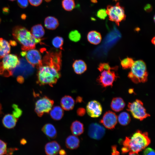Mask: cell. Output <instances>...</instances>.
<instances>
[{
	"label": "cell",
	"instance_id": "obj_33",
	"mask_svg": "<svg viewBox=\"0 0 155 155\" xmlns=\"http://www.w3.org/2000/svg\"><path fill=\"white\" fill-rule=\"evenodd\" d=\"M8 151L6 143L0 139V155H4Z\"/></svg>",
	"mask_w": 155,
	"mask_h": 155
},
{
	"label": "cell",
	"instance_id": "obj_13",
	"mask_svg": "<svg viewBox=\"0 0 155 155\" xmlns=\"http://www.w3.org/2000/svg\"><path fill=\"white\" fill-rule=\"evenodd\" d=\"M86 111L91 117L97 118L99 117L102 112V108L100 104L96 100L89 101L86 107Z\"/></svg>",
	"mask_w": 155,
	"mask_h": 155
},
{
	"label": "cell",
	"instance_id": "obj_36",
	"mask_svg": "<svg viewBox=\"0 0 155 155\" xmlns=\"http://www.w3.org/2000/svg\"><path fill=\"white\" fill-rule=\"evenodd\" d=\"M143 155H155L154 150L150 148H145Z\"/></svg>",
	"mask_w": 155,
	"mask_h": 155
},
{
	"label": "cell",
	"instance_id": "obj_43",
	"mask_svg": "<svg viewBox=\"0 0 155 155\" xmlns=\"http://www.w3.org/2000/svg\"><path fill=\"white\" fill-rule=\"evenodd\" d=\"M76 101L77 102H81L82 101V98L80 97H78L77 98Z\"/></svg>",
	"mask_w": 155,
	"mask_h": 155
},
{
	"label": "cell",
	"instance_id": "obj_14",
	"mask_svg": "<svg viewBox=\"0 0 155 155\" xmlns=\"http://www.w3.org/2000/svg\"><path fill=\"white\" fill-rule=\"evenodd\" d=\"M44 148L47 155H57L61 150V147L57 142L52 141L46 143Z\"/></svg>",
	"mask_w": 155,
	"mask_h": 155
},
{
	"label": "cell",
	"instance_id": "obj_11",
	"mask_svg": "<svg viewBox=\"0 0 155 155\" xmlns=\"http://www.w3.org/2000/svg\"><path fill=\"white\" fill-rule=\"evenodd\" d=\"M117 117L114 112L108 111L104 115L100 122L106 128L108 129H114L117 123Z\"/></svg>",
	"mask_w": 155,
	"mask_h": 155
},
{
	"label": "cell",
	"instance_id": "obj_16",
	"mask_svg": "<svg viewBox=\"0 0 155 155\" xmlns=\"http://www.w3.org/2000/svg\"><path fill=\"white\" fill-rule=\"evenodd\" d=\"M17 121V119L12 115L9 114L5 115L3 117L2 122L5 128L10 129L14 128Z\"/></svg>",
	"mask_w": 155,
	"mask_h": 155
},
{
	"label": "cell",
	"instance_id": "obj_49",
	"mask_svg": "<svg viewBox=\"0 0 155 155\" xmlns=\"http://www.w3.org/2000/svg\"><path fill=\"white\" fill-rule=\"evenodd\" d=\"M9 0L11 1H15V0Z\"/></svg>",
	"mask_w": 155,
	"mask_h": 155
},
{
	"label": "cell",
	"instance_id": "obj_21",
	"mask_svg": "<svg viewBox=\"0 0 155 155\" xmlns=\"http://www.w3.org/2000/svg\"><path fill=\"white\" fill-rule=\"evenodd\" d=\"M125 106L123 100L120 97L114 98L112 100L111 104V109L118 112L122 110Z\"/></svg>",
	"mask_w": 155,
	"mask_h": 155
},
{
	"label": "cell",
	"instance_id": "obj_26",
	"mask_svg": "<svg viewBox=\"0 0 155 155\" xmlns=\"http://www.w3.org/2000/svg\"><path fill=\"white\" fill-rule=\"evenodd\" d=\"M31 32L35 38L41 39L44 34L45 31L42 25L37 24L32 27Z\"/></svg>",
	"mask_w": 155,
	"mask_h": 155
},
{
	"label": "cell",
	"instance_id": "obj_15",
	"mask_svg": "<svg viewBox=\"0 0 155 155\" xmlns=\"http://www.w3.org/2000/svg\"><path fill=\"white\" fill-rule=\"evenodd\" d=\"M60 104L63 109L67 111H70L74 108L75 100L71 96L65 95L61 98Z\"/></svg>",
	"mask_w": 155,
	"mask_h": 155
},
{
	"label": "cell",
	"instance_id": "obj_31",
	"mask_svg": "<svg viewBox=\"0 0 155 155\" xmlns=\"http://www.w3.org/2000/svg\"><path fill=\"white\" fill-rule=\"evenodd\" d=\"M63 43V38L60 36H56L52 40L53 45L56 48L61 49Z\"/></svg>",
	"mask_w": 155,
	"mask_h": 155
},
{
	"label": "cell",
	"instance_id": "obj_9",
	"mask_svg": "<svg viewBox=\"0 0 155 155\" xmlns=\"http://www.w3.org/2000/svg\"><path fill=\"white\" fill-rule=\"evenodd\" d=\"M54 103V101L46 96L41 97L35 103V112L38 116L41 117L44 114L50 112Z\"/></svg>",
	"mask_w": 155,
	"mask_h": 155
},
{
	"label": "cell",
	"instance_id": "obj_47",
	"mask_svg": "<svg viewBox=\"0 0 155 155\" xmlns=\"http://www.w3.org/2000/svg\"><path fill=\"white\" fill-rule=\"evenodd\" d=\"M91 1L94 3H96L97 2V0H91Z\"/></svg>",
	"mask_w": 155,
	"mask_h": 155
},
{
	"label": "cell",
	"instance_id": "obj_7",
	"mask_svg": "<svg viewBox=\"0 0 155 155\" xmlns=\"http://www.w3.org/2000/svg\"><path fill=\"white\" fill-rule=\"evenodd\" d=\"M106 12L108 16L109 20L115 22L118 26L121 22L125 19L126 16L124 8L119 2L114 5H108Z\"/></svg>",
	"mask_w": 155,
	"mask_h": 155
},
{
	"label": "cell",
	"instance_id": "obj_12",
	"mask_svg": "<svg viewBox=\"0 0 155 155\" xmlns=\"http://www.w3.org/2000/svg\"><path fill=\"white\" fill-rule=\"evenodd\" d=\"M105 130L102 126L96 123L90 124L89 127L88 135L93 139L98 140L104 136Z\"/></svg>",
	"mask_w": 155,
	"mask_h": 155
},
{
	"label": "cell",
	"instance_id": "obj_44",
	"mask_svg": "<svg viewBox=\"0 0 155 155\" xmlns=\"http://www.w3.org/2000/svg\"><path fill=\"white\" fill-rule=\"evenodd\" d=\"M129 155H139L138 153H134V152H129Z\"/></svg>",
	"mask_w": 155,
	"mask_h": 155
},
{
	"label": "cell",
	"instance_id": "obj_34",
	"mask_svg": "<svg viewBox=\"0 0 155 155\" xmlns=\"http://www.w3.org/2000/svg\"><path fill=\"white\" fill-rule=\"evenodd\" d=\"M96 15L98 18L101 20H104L107 16L106 10L104 9H101L98 10Z\"/></svg>",
	"mask_w": 155,
	"mask_h": 155
},
{
	"label": "cell",
	"instance_id": "obj_8",
	"mask_svg": "<svg viewBox=\"0 0 155 155\" xmlns=\"http://www.w3.org/2000/svg\"><path fill=\"white\" fill-rule=\"evenodd\" d=\"M127 107V110L136 119L142 121L150 116V115L146 112L142 102L139 100L136 99L132 102L129 103Z\"/></svg>",
	"mask_w": 155,
	"mask_h": 155
},
{
	"label": "cell",
	"instance_id": "obj_2",
	"mask_svg": "<svg viewBox=\"0 0 155 155\" xmlns=\"http://www.w3.org/2000/svg\"><path fill=\"white\" fill-rule=\"evenodd\" d=\"M151 142L147 132L138 130L130 137H126L123 142L122 154L138 153L144 149Z\"/></svg>",
	"mask_w": 155,
	"mask_h": 155
},
{
	"label": "cell",
	"instance_id": "obj_10",
	"mask_svg": "<svg viewBox=\"0 0 155 155\" xmlns=\"http://www.w3.org/2000/svg\"><path fill=\"white\" fill-rule=\"evenodd\" d=\"M20 54L22 57H25L27 61L33 67H36L38 68L42 64V59L40 53L35 49L23 51Z\"/></svg>",
	"mask_w": 155,
	"mask_h": 155
},
{
	"label": "cell",
	"instance_id": "obj_32",
	"mask_svg": "<svg viewBox=\"0 0 155 155\" xmlns=\"http://www.w3.org/2000/svg\"><path fill=\"white\" fill-rule=\"evenodd\" d=\"M12 107L13 109L12 115L16 118H18L22 115V110L18 107L17 105L15 104H13Z\"/></svg>",
	"mask_w": 155,
	"mask_h": 155
},
{
	"label": "cell",
	"instance_id": "obj_1",
	"mask_svg": "<svg viewBox=\"0 0 155 155\" xmlns=\"http://www.w3.org/2000/svg\"><path fill=\"white\" fill-rule=\"evenodd\" d=\"M61 65L60 51L48 52L38 68L37 83L40 85H48L53 87L61 76Z\"/></svg>",
	"mask_w": 155,
	"mask_h": 155
},
{
	"label": "cell",
	"instance_id": "obj_20",
	"mask_svg": "<svg viewBox=\"0 0 155 155\" xmlns=\"http://www.w3.org/2000/svg\"><path fill=\"white\" fill-rule=\"evenodd\" d=\"M70 129L73 135H80L83 133L84 131L83 124L79 121H75L72 123Z\"/></svg>",
	"mask_w": 155,
	"mask_h": 155
},
{
	"label": "cell",
	"instance_id": "obj_45",
	"mask_svg": "<svg viewBox=\"0 0 155 155\" xmlns=\"http://www.w3.org/2000/svg\"><path fill=\"white\" fill-rule=\"evenodd\" d=\"M155 37H154L151 40V42L153 44H155Z\"/></svg>",
	"mask_w": 155,
	"mask_h": 155
},
{
	"label": "cell",
	"instance_id": "obj_29",
	"mask_svg": "<svg viewBox=\"0 0 155 155\" xmlns=\"http://www.w3.org/2000/svg\"><path fill=\"white\" fill-rule=\"evenodd\" d=\"M134 62L132 58L127 57L122 60L121 64L123 69H127L131 68L133 65Z\"/></svg>",
	"mask_w": 155,
	"mask_h": 155
},
{
	"label": "cell",
	"instance_id": "obj_28",
	"mask_svg": "<svg viewBox=\"0 0 155 155\" xmlns=\"http://www.w3.org/2000/svg\"><path fill=\"white\" fill-rule=\"evenodd\" d=\"M62 5L65 10L68 11H71L75 7V2L74 0H63Z\"/></svg>",
	"mask_w": 155,
	"mask_h": 155
},
{
	"label": "cell",
	"instance_id": "obj_40",
	"mask_svg": "<svg viewBox=\"0 0 155 155\" xmlns=\"http://www.w3.org/2000/svg\"><path fill=\"white\" fill-rule=\"evenodd\" d=\"M144 9L146 11L150 12L152 10V7L150 4H148L144 6Z\"/></svg>",
	"mask_w": 155,
	"mask_h": 155
},
{
	"label": "cell",
	"instance_id": "obj_37",
	"mask_svg": "<svg viewBox=\"0 0 155 155\" xmlns=\"http://www.w3.org/2000/svg\"><path fill=\"white\" fill-rule=\"evenodd\" d=\"M43 0H28L30 4L32 5L37 6L40 5L42 3Z\"/></svg>",
	"mask_w": 155,
	"mask_h": 155
},
{
	"label": "cell",
	"instance_id": "obj_30",
	"mask_svg": "<svg viewBox=\"0 0 155 155\" xmlns=\"http://www.w3.org/2000/svg\"><path fill=\"white\" fill-rule=\"evenodd\" d=\"M68 36L71 40L75 42L79 41L81 38L80 33L76 30L71 31L69 34Z\"/></svg>",
	"mask_w": 155,
	"mask_h": 155
},
{
	"label": "cell",
	"instance_id": "obj_42",
	"mask_svg": "<svg viewBox=\"0 0 155 155\" xmlns=\"http://www.w3.org/2000/svg\"><path fill=\"white\" fill-rule=\"evenodd\" d=\"M59 153L60 155H65L66 154L65 150L63 149L60 150Z\"/></svg>",
	"mask_w": 155,
	"mask_h": 155
},
{
	"label": "cell",
	"instance_id": "obj_27",
	"mask_svg": "<svg viewBox=\"0 0 155 155\" xmlns=\"http://www.w3.org/2000/svg\"><path fill=\"white\" fill-rule=\"evenodd\" d=\"M117 119L121 125H126L130 122L131 118L128 113L124 112L119 114L117 117Z\"/></svg>",
	"mask_w": 155,
	"mask_h": 155
},
{
	"label": "cell",
	"instance_id": "obj_25",
	"mask_svg": "<svg viewBox=\"0 0 155 155\" xmlns=\"http://www.w3.org/2000/svg\"><path fill=\"white\" fill-rule=\"evenodd\" d=\"M50 114L52 119L55 120L61 119L64 115L63 109L59 106H55L52 108L50 111Z\"/></svg>",
	"mask_w": 155,
	"mask_h": 155
},
{
	"label": "cell",
	"instance_id": "obj_23",
	"mask_svg": "<svg viewBox=\"0 0 155 155\" xmlns=\"http://www.w3.org/2000/svg\"><path fill=\"white\" fill-rule=\"evenodd\" d=\"M88 41L91 44L97 45L100 43L102 40L100 34L94 30L90 31L87 36Z\"/></svg>",
	"mask_w": 155,
	"mask_h": 155
},
{
	"label": "cell",
	"instance_id": "obj_24",
	"mask_svg": "<svg viewBox=\"0 0 155 155\" xmlns=\"http://www.w3.org/2000/svg\"><path fill=\"white\" fill-rule=\"evenodd\" d=\"M59 25V23L58 20L54 17L48 16L44 20V26L48 29L55 30L58 27Z\"/></svg>",
	"mask_w": 155,
	"mask_h": 155
},
{
	"label": "cell",
	"instance_id": "obj_17",
	"mask_svg": "<svg viewBox=\"0 0 155 155\" xmlns=\"http://www.w3.org/2000/svg\"><path fill=\"white\" fill-rule=\"evenodd\" d=\"M80 140L76 136L70 135L65 140V145L66 147L70 150L77 149L80 146Z\"/></svg>",
	"mask_w": 155,
	"mask_h": 155
},
{
	"label": "cell",
	"instance_id": "obj_3",
	"mask_svg": "<svg viewBox=\"0 0 155 155\" xmlns=\"http://www.w3.org/2000/svg\"><path fill=\"white\" fill-rule=\"evenodd\" d=\"M12 35L14 39L21 45L23 51L34 49L36 45L41 42V39L34 37L26 28L16 26L13 29Z\"/></svg>",
	"mask_w": 155,
	"mask_h": 155
},
{
	"label": "cell",
	"instance_id": "obj_35",
	"mask_svg": "<svg viewBox=\"0 0 155 155\" xmlns=\"http://www.w3.org/2000/svg\"><path fill=\"white\" fill-rule=\"evenodd\" d=\"M28 0H17V2L19 6L22 8H25L28 5Z\"/></svg>",
	"mask_w": 155,
	"mask_h": 155
},
{
	"label": "cell",
	"instance_id": "obj_46",
	"mask_svg": "<svg viewBox=\"0 0 155 155\" xmlns=\"http://www.w3.org/2000/svg\"><path fill=\"white\" fill-rule=\"evenodd\" d=\"M2 106L0 102V115L2 113Z\"/></svg>",
	"mask_w": 155,
	"mask_h": 155
},
{
	"label": "cell",
	"instance_id": "obj_19",
	"mask_svg": "<svg viewBox=\"0 0 155 155\" xmlns=\"http://www.w3.org/2000/svg\"><path fill=\"white\" fill-rule=\"evenodd\" d=\"M10 49V43L5 39L0 38V60L9 54Z\"/></svg>",
	"mask_w": 155,
	"mask_h": 155
},
{
	"label": "cell",
	"instance_id": "obj_4",
	"mask_svg": "<svg viewBox=\"0 0 155 155\" xmlns=\"http://www.w3.org/2000/svg\"><path fill=\"white\" fill-rule=\"evenodd\" d=\"M98 69L101 72L97 78L98 82L103 87L112 86L118 77L116 73L118 67H111L108 63H102L100 64Z\"/></svg>",
	"mask_w": 155,
	"mask_h": 155
},
{
	"label": "cell",
	"instance_id": "obj_41",
	"mask_svg": "<svg viewBox=\"0 0 155 155\" xmlns=\"http://www.w3.org/2000/svg\"><path fill=\"white\" fill-rule=\"evenodd\" d=\"M17 81L20 83H22L24 82V78L22 76H19L17 78Z\"/></svg>",
	"mask_w": 155,
	"mask_h": 155
},
{
	"label": "cell",
	"instance_id": "obj_38",
	"mask_svg": "<svg viewBox=\"0 0 155 155\" xmlns=\"http://www.w3.org/2000/svg\"><path fill=\"white\" fill-rule=\"evenodd\" d=\"M86 112L85 109L83 108H79L77 111V115L81 117L84 116Z\"/></svg>",
	"mask_w": 155,
	"mask_h": 155
},
{
	"label": "cell",
	"instance_id": "obj_48",
	"mask_svg": "<svg viewBox=\"0 0 155 155\" xmlns=\"http://www.w3.org/2000/svg\"><path fill=\"white\" fill-rule=\"evenodd\" d=\"M51 0H45V1L47 2H50Z\"/></svg>",
	"mask_w": 155,
	"mask_h": 155
},
{
	"label": "cell",
	"instance_id": "obj_18",
	"mask_svg": "<svg viewBox=\"0 0 155 155\" xmlns=\"http://www.w3.org/2000/svg\"><path fill=\"white\" fill-rule=\"evenodd\" d=\"M42 131L48 137L51 139L55 138L57 136V131L54 126L51 124L48 123L42 127Z\"/></svg>",
	"mask_w": 155,
	"mask_h": 155
},
{
	"label": "cell",
	"instance_id": "obj_6",
	"mask_svg": "<svg viewBox=\"0 0 155 155\" xmlns=\"http://www.w3.org/2000/svg\"><path fill=\"white\" fill-rule=\"evenodd\" d=\"M20 61L15 55L9 54L3 59L0 63V75L5 77L12 75V70L19 64Z\"/></svg>",
	"mask_w": 155,
	"mask_h": 155
},
{
	"label": "cell",
	"instance_id": "obj_39",
	"mask_svg": "<svg viewBox=\"0 0 155 155\" xmlns=\"http://www.w3.org/2000/svg\"><path fill=\"white\" fill-rule=\"evenodd\" d=\"M112 153L111 155H119L120 153L117 149V146L116 145H113L111 147Z\"/></svg>",
	"mask_w": 155,
	"mask_h": 155
},
{
	"label": "cell",
	"instance_id": "obj_5",
	"mask_svg": "<svg viewBox=\"0 0 155 155\" xmlns=\"http://www.w3.org/2000/svg\"><path fill=\"white\" fill-rule=\"evenodd\" d=\"M128 77L133 83H144L147 80L148 73L145 63L142 60L134 61Z\"/></svg>",
	"mask_w": 155,
	"mask_h": 155
},
{
	"label": "cell",
	"instance_id": "obj_22",
	"mask_svg": "<svg viewBox=\"0 0 155 155\" xmlns=\"http://www.w3.org/2000/svg\"><path fill=\"white\" fill-rule=\"evenodd\" d=\"M72 66L74 72L78 74L83 73L87 69L86 63L82 60H75L73 63Z\"/></svg>",
	"mask_w": 155,
	"mask_h": 155
}]
</instances>
